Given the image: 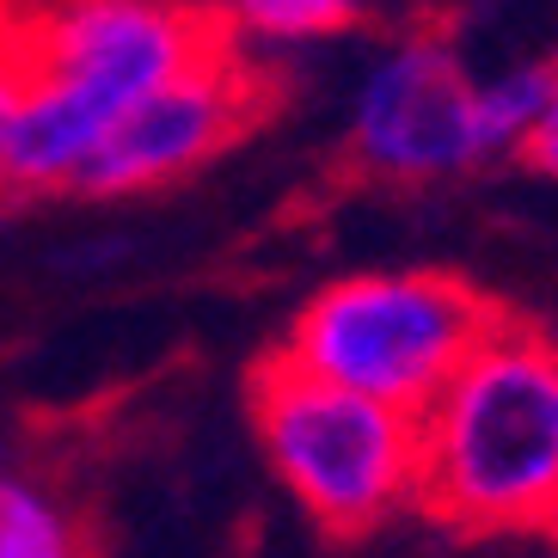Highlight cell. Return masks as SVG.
<instances>
[{
    "instance_id": "1",
    "label": "cell",
    "mask_w": 558,
    "mask_h": 558,
    "mask_svg": "<svg viewBox=\"0 0 558 558\" xmlns=\"http://www.w3.org/2000/svg\"><path fill=\"white\" fill-rule=\"evenodd\" d=\"M417 504L466 534L558 527V338L497 319L424 411Z\"/></svg>"
},
{
    "instance_id": "2",
    "label": "cell",
    "mask_w": 558,
    "mask_h": 558,
    "mask_svg": "<svg viewBox=\"0 0 558 558\" xmlns=\"http://www.w3.org/2000/svg\"><path fill=\"white\" fill-rule=\"evenodd\" d=\"M221 44H233V19L191 0H81L44 19L7 154L13 197L74 184L81 160L142 93Z\"/></svg>"
},
{
    "instance_id": "3",
    "label": "cell",
    "mask_w": 558,
    "mask_h": 558,
    "mask_svg": "<svg viewBox=\"0 0 558 558\" xmlns=\"http://www.w3.org/2000/svg\"><path fill=\"white\" fill-rule=\"evenodd\" d=\"M252 424L270 473L338 541L368 534L393 509L417 504V478H424L417 411L368 399L270 350L252 368Z\"/></svg>"
},
{
    "instance_id": "4",
    "label": "cell",
    "mask_w": 558,
    "mask_h": 558,
    "mask_svg": "<svg viewBox=\"0 0 558 558\" xmlns=\"http://www.w3.org/2000/svg\"><path fill=\"white\" fill-rule=\"evenodd\" d=\"M504 313L442 270H362L326 282L282 338V356L368 399L424 411Z\"/></svg>"
},
{
    "instance_id": "5",
    "label": "cell",
    "mask_w": 558,
    "mask_h": 558,
    "mask_svg": "<svg viewBox=\"0 0 558 558\" xmlns=\"http://www.w3.org/2000/svg\"><path fill=\"white\" fill-rule=\"evenodd\" d=\"M350 160L387 184H436L485 166L478 81L442 32H405L368 62L350 105Z\"/></svg>"
},
{
    "instance_id": "6",
    "label": "cell",
    "mask_w": 558,
    "mask_h": 558,
    "mask_svg": "<svg viewBox=\"0 0 558 558\" xmlns=\"http://www.w3.org/2000/svg\"><path fill=\"white\" fill-rule=\"evenodd\" d=\"M264 111H270V81H264V68L240 56V37H233L203 62L179 68L154 93H142L117 117L99 135V148L81 160L74 191L135 197V191L172 184L184 172H197L203 160H215L221 148H233Z\"/></svg>"
},
{
    "instance_id": "7",
    "label": "cell",
    "mask_w": 558,
    "mask_h": 558,
    "mask_svg": "<svg viewBox=\"0 0 558 558\" xmlns=\"http://www.w3.org/2000/svg\"><path fill=\"white\" fill-rule=\"evenodd\" d=\"M558 86V62H515L492 81H478V148L485 160L522 154V142L534 135L546 99Z\"/></svg>"
},
{
    "instance_id": "8",
    "label": "cell",
    "mask_w": 558,
    "mask_h": 558,
    "mask_svg": "<svg viewBox=\"0 0 558 558\" xmlns=\"http://www.w3.org/2000/svg\"><path fill=\"white\" fill-rule=\"evenodd\" d=\"M387 0H228L233 32L258 37V44H313V37H338L380 13Z\"/></svg>"
},
{
    "instance_id": "9",
    "label": "cell",
    "mask_w": 558,
    "mask_h": 558,
    "mask_svg": "<svg viewBox=\"0 0 558 558\" xmlns=\"http://www.w3.org/2000/svg\"><path fill=\"white\" fill-rule=\"evenodd\" d=\"M0 558H81L74 527L62 509H50V497L25 492V504L13 509V522L0 527Z\"/></svg>"
},
{
    "instance_id": "10",
    "label": "cell",
    "mask_w": 558,
    "mask_h": 558,
    "mask_svg": "<svg viewBox=\"0 0 558 558\" xmlns=\"http://www.w3.org/2000/svg\"><path fill=\"white\" fill-rule=\"evenodd\" d=\"M19 105H25V81H19V68L0 62V203L13 197V184H7V154H13V123H19Z\"/></svg>"
},
{
    "instance_id": "11",
    "label": "cell",
    "mask_w": 558,
    "mask_h": 558,
    "mask_svg": "<svg viewBox=\"0 0 558 558\" xmlns=\"http://www.w3.org/2000/svg\"><path fill=\"white\" fill-rule=\"evenodd\" d=\"M515 160H527L534 172H546V179H558V86H553V99H546L541 123H534V135L522 142V154Z\"/></svg>"
},
{
    "instance_id": "12",
    "label": "cell",
    "mask_w": 558,
    "mask_h": 558,
    "mask_svg": "<svg viewBox=\"0 0 558 558\" xmlns=\"http://www.w3.org/2000/svg\"><path fill=\"white\" fill-rule=\"evenodd\" d=\"M546 558H558V553H546Z\"/></svg>"
}]
</instances>
